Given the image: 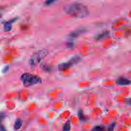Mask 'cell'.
I'll return each instance as SVG.
<instances>
[{
	"mask_svg": "<svg viewBox=\"0 0 131 131\" xmlns=\"http://www.w3.org/2000/svg\"><path fill=\"white\" fill-rule=\"evenodd\" d=\"M9 66H6L4 68V69H3V73H6V72H7L8 70H9Z\"/></svg>",
	"mask_w": 131,
	"mask_h": 131,
	"instance_id": "ac0fdd59",
	"label": "cell"
},
{
	"mask_svg": "<svg viewBox=\"0 0 131 131\" xmlns=\"http://www.w3.org/2000/svg\"><path fill=\"white\" fill-rule=\"evenodd\" d=\"M108 31H103L102 32V33L98 34L96 36V38L97 39V40H101V39H104V38L106 37L108 35Z\"/></svg>",
	"mask_w": 131,
	"mask_h": 131,
	"instance_id": "ba28073f",
	"label": "cell"
},
{
	"mask_svg": "<svg viewBox=\"0 0 131 131\" xmlns=\"http://www.w3.org/2000/svg\"><path fill=\"white\" fill-rule=\"evenodd\" d=\"M63 10L67 14L78 18L86 17L90 14V11L85 5L77 2L65 5Z\"/></svg>",
	"mask_w": 131,
	"mask_h": 131,
	"instance_id": "6da1fadb",
	"label": "cell"
},
{
	"mask_svg": "<svg viewBox=\"0 0 131 131\" xmlns=\"http://www.w3.org/2000/svg\"><path fill=\"white\" fill-rule=\"evenodd\" d=\"M125 101H126V102L127 104H128L129 105L130 104V99L129 98H127V99H125Z\"/></svg>",
	"mask_w": 131,
	"mask_h": 131,
	"instance_id": "ffe728a7",
	"label": "cell"
},
{
	"mask_svg": "<svg viewBox=\"0 0 131 131\" xmlns=\"http://www.w3.org/2000/svg\"><path fill=\"white\" fill-rule=\"evenodd\" d=\"M42 69L43 70H45L46 71H48V72L50 71L51 70L50 67L48 65H46V64L42 65Z\"/></svg>",
	"mask_w": 131,
	"mask_h": 131,
	"instance_id": "5bb4252c",
	"label": "cell"
},
{
	"mask_svg": "<svg viewBox=\"0 0 131 131\" xmlns=\"http://www.w3.org/2000/svg\"><path fill=\"white\" fill-rule=\"evenodd\" d=\"M5 114L3 112H0V122H1L5 118Z\"/></svg>",
	"mask_w": 131,
	"mask_h": 131,
	"instance_id": "9a60e30c",
	"label": "cell"
},
{
	"mask_svg": "<svg viewBox=\"0 0 131 131\" xmlns=\"http://www.w3.org/2000/svg\"><path fill=\"white\" fill-rule=\"evenodd\" d=\"M104 129V127L102 126H96L93 127L92 131H102Z\"/></svg>",
	"mask_w": 131,
	"mask_h": 131,
	"instance_id": "7c38bea8",
	"label": "cell"
},
{
	"mask_svg": "<svg viewBox=\"0 0 131 131\" xmlns=\"http://www.w3.org/2000/svg\"><path fill=\"white\" fill-rule=\"evenodd\" d=\"M20 79L22 81L24 85L26 87L40 83L42 81L40 77L28 73L23 74L20 77Z\"/></svg>",
	"mask_w": 131,
	"mask_h": 131,
	"instance_id": "7a4b0ae2",
	"label": "cell"
},
{
	"mask_svg": "<svg viewBox=\"0 0 131 131\" xmlns=\"http://www.w3.org/2000/svg\"><path fill=\"white\" fill-rule=\"evenodd\" d=\"M116 82L117 84L119 85H127L130 84V80L124 77H119Z\"/></svg>",
	"mask_w": 131,
	"mask_h": 131,
	"instance_id": "8992f818",
	"label": "cell"
},
{
	"mask_svg": "<svg viewBox=\"0 0 131 131\" xmlns=\"http://www.w3.org/2000/svg\"><path fill=\"white\" fill-rule=\"evenodd\" d=\"M21 125H22V120L20 118L17 119L14 125V128L15 129H18L21 127Z\"/></svg>",
	"mask_w": 131,
	"mask_h": 131,
	"instance_id": "9c48e42d",
	"label": "cell"
},
{
	"mask_svg": "<svg viewBox=\"0 0 131 131\" xmlns=\"http://www.w3.org/2000/svg\"><path fill=\"white\" fill-rule=\"evenodd\" d=\"M67 46L69 48H72L73 47V46H74V43L72 41H69L67 43Z\"/></svg>",
	"mask_w": 131,
	"mask_h": 131,
	"instance_id": "e0dca14e",
	"label": "cell"
},
{
	"mask_svg": "<svg viewBox=\"0 0 131 131\" xmlns=\"http://www.w3.org/2000/svg\"><path fill=\"white\" fill-rule=\"evenodd\" d=\"M71 128V125L70 120L67 121L64 124L63 127V131H70Z\"/></svg>",
	"mask_w": 131,
	"mask_h": 131,
	"instance_id": "30bf717a",
	"label": "cell"
},
{
	"mask_svg": "<svg viewBox=\"0 0 131 131\" xmlns=\"http://www.w3.org/2000/svg\"><path fill=\"white\" fill-rule=\"evenodd\" d=\"M0 131H7V130L3 126L0 125Z\"/></svg>",
	"mask_w": 131,
	"mask_h": 131,
	"instance_id": "d6986e66",
	"label": "cell"
},
{
	"mask_svg": "<svg viewBox=\"0 0 131 131\" xmlns=\"http://www.w3.org/2000/svg\"><path fill=\"white\" fill-rule=\"evenodd\" d=\"M114 126H115V124H111L109 126L108 128V131H113L114 128Z\"/></svg>",
	"mask_w": 131,
	"mask_h": 131,
	"instance_id": "2e32d148",
	"label": "cell"
},
{
	"mask_svg": "<svg viewBox=\"0 0 131 131\" xmlns=\"http://www.w3.org/2000/svg\"><path fill=\"white\" fill-rule=\"evenodd\" d=\"M54 2H55V1H53V0L47 1H46L44 3V6H49L51 5L52 3H53Z\"/></svg>",
	"mask_w": 131,
	"mask_h": 131,
	"instance_id": "4fadbf2b",
	"label": "cell"
},
{
	"mask_svg": "<svg viewBox=\"0 0 131 131\" xmlns=\"http://www.w3.org/2000/svg\"><path fill=\"white\" fill-rule=\"evenodd\" d=\"M78 117H79V118L80 120H83L84 119V116L82 110H79V111L78 112Z\"/></svg>",
	"mask_w": 131,
	"mask_h": 131,
	"instance_id": "8fae6325",
	"label": "cell"
},
{
	"mask_svg": "<svg viewBox=\"0 0 131 131\" xmlns=\"http://www.w3.org/2000/svg\"><path fill=\"white\" fill-rule=\"evenodd\" d=\"M80 59L81 58L79 56L76 55L71 58L67 62L60 64L58 66V69L60 71H64L66 70H67L73 65L78 63L80 60Z\"/></svg>",
	"mask_w": 131,
	"mask_h": 131,
	"instance_id": "277c9868",
	"label": "cell"
},
{
	"mask_svg": "<svg viewBox=\"0 0 131 131\" xmlns=\"http://www.w3.org/2000/svg\"><path fill=\"white\" fill-rule=\"evenodd\" d=\"M49 54V51L47 49L39 50L34 53L29 60V64L32 67H34L38 64L44 58Z\"/></svg>",
	"mask_w": 131,
	"mask_h": 131,
	"instance_id": "3957f363",
	"label": "cell"
},
{
	"mask_svg": "<svg viewBox=\"0 0 131 131\" xmlns=\"http://www.w3.org/2000/svg\"><path fill=\"white\" fill-rule=\"evenodd\" d=\"M86 31V29L85 28H81L79 29H77V30L74 31L72 33H71L69 35V41H72L73 40L77 38L82 34L85 33Z\"/></svg>",
	"mask_w": 131,
	"mask_h": 131,
	"instance_id": "5b68a950",
	"label": "cell"
},
{
	"mask_svg": "<svg viewBox=\"0 0 131 131\" xmlns=\"http://www.w3.org/2000/svg\"><path fill=\"white\" fill-rule=\"evenodd\" d=\"M18 19V18L15 17L11 20H10L9 21L6 22L5 25H4V31L6 32H8L10 31L11 30L12 28V23L15 21L17 19Z\"/></svg>",
	"mask_w": 131,
	"mask_h": 131,
	"instance_id": "52a82bcc",
	"label": "cell"
},
{
	"mask_svg": "<svg viewBox=\"0 0 131 131\" xmlns=\"http://www.w3.org/2000/svg\"><path fill=\"white\" fill-rule=\"evenodd\" d=\"M1 16H2V15H1V14L0 13V18H1Z\"/></svg>",
	"mask_w": 131,
	"mask_h": 131,
	"instance_id": "44dd1931",
	"label": "cell"
}]
</instances>
